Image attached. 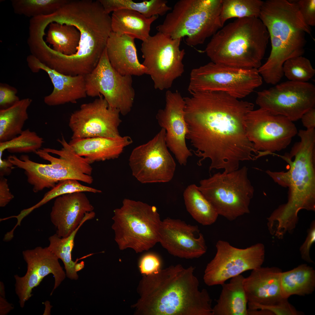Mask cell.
I'll return each mask as SVG.
<instances>
[{
    "mask_svg": "<svg viewBox=\"0 0 315 315\" xmlns=\"http://www.w3.org/2000/svg\"><path fill=\"white\" fill-rule=\"evenodd\" d=\"M184 97L186 139L200 158H208L209 171L229 172L239 169L241 161L253 160L256 155L248 139L246 121L254 105L221 92H196Z\"/></svg>",
    "mask_w": 315,
    "mask_h": 315,
    "instance_id": "6da1fadb",
    "label": "cell"
},
{
    "mask_svg": "<svg viewBox=\"0 0 315 315\" xmlns=\"http://www.w3.org/2000/svg\"><path fill=\"white\" fill-rule=\"evenodd\" d=\"M195 268L181 265L144 275L137 290L140 298L132 306L137 315H212V300L200 290Z\"/></svg>",
    "mask_w": 315,
    "mask_h": 315,
    "instance_id": "7a4b0ae2",
    "label": "cell"
},
{
    "mask_svg": "<svg viewBox=\"0 0 315 315\" xmlns=\"http://www.w3.org/2000/svg\"><path fill=\"white\" fill-rule=\"evenodd\" d=\"M50 19L52 22L73 25L80 33L77 52L70 55L54 53L51 59L52 68L72 76L91 72L106 49L112 32L111 17L99 0H68L51 15Z\"/></svg>",
    "mask_w": 315,
    "mask_h": 315,
    "instance_id": "3957f363",
    "label": "cell"
},
{
    "mask_svg": "<svg viewBox=\"0 0 315 315\" xmlns=\"http://www.w3.org/2000/svg\"><path fill=\"white\" fill-rule=\"evenodd\" d=\"M259 18L267 29L271 45L270 55L260 69L269 78H281L285 62L304 53L305 34L311 35V29L296 4L287 0L264 1Z\"/></svg>",
    "mask_w": 315,
    "mask_h": 315,
    "instance_id": "277c9868",
    "label": "cell"
},
{
    "mask_svg": "<svg viewBox=\"0 0 315 315\" xmlns=\"http://www.w3.org/2000/svg\"><path fill=\"white\" fill-rule=\"evenodd\" d=\"M269 38L267 28L259 18H238L212 36L205 52L215 63L258 69L262 65Z\"/></svg>",
    "mask_w": 315,
    "mask_h": 315,
    "instance_id": "5b68a950",
    "label": "cell"
},
{
    "mask_svg": "<svg viewBox=\"0 0 315 315\" xmlns=\"http://www.w3.org/2000/svg\"><path fill=\"white\" fill-rule=\"evenodd\" d=\"M300 140L290 153L278 155L288 164L287 171L289 188L288 201L273 212L280 224L295 227L301 209L315 211V132L301 130Z\"/></svg>",
    "mask_w": 315,
    "mask_h": 315,
    "instance_id": "8992f818",
    "label": "cell"
},
{
    "mask_svg": "<svg viewBox=\"0 0 315 315\" xmlns=\"http://www.w3.org/2000/svg\"><path fill=\"white\" fill-rule=\"evenodd\" d=\"M57 141L62 147L61 149L45 148L35 153L49 164L34 162L25 155L19 158L14 155L10 158L13 165L24 170L34 192L51 188L59 181L66 179H75L88 184L93 182L92 168L88 160L78 155L63 136Z\"/></svg>",
    "mask_w": 315,
    "mask_h": 315,
    "instance_id": "52a82bcc",
    "label": "cell"
},
{
    "mask_svg": "<svg viewBox=\"0 0 315 315\" xmlns=\"http://www.w3.org/2000/svg\"><path fill=\"white\" fill-rule=\"evenodd\" d=\"M222 0H180L156 27L173 39L186 37L188 46L204 43L222 27L220 15Z\"/></svg>",
    "mask_w": 315,
    "mask_h": 315,
    "instance_id": "ba28073f",
    "label": "cell"
},
{
    "mask_svg": "<svg viewBox=\"0 0 315 315\" xmlns=\"http://www.w3.org/2000/svg\"><path fill=\"white\" fill-rule=\"evenodd\" d=\"M113 212L111 227L120 249L130 248L140 253L159 242L162 220L155 206L125 199Z\"/></svg>",
    "mask_w": 315,
    "mask_h": 315,
    "instance_id": "9c48e42d",
    "label": "cell"
},
{
    "mask_svg": "<svg viewBox=\"0 0 315 315\" xmlns=\"http://www.w3.org/2000/svg\"><path fill=\"white\" fill-rule=\"evenodd\" d=\"M244 166L229 172L216 173L201 180L198 189L218 215L232 221L250 212L254 189Z\"/></svg>",
    "mask_w": 315,
    "mask_h": 315,
    "instance_id": "30bf717a",
    "label": "cell"
},
{
    "mask_svg": "<svg viewBox=\"0 0 315 315\" xmlns=\"http://www.w3.org/2000/svg\"><path fill=\"white\" fill-rule=\"evenodd\" d=\"M258 69L242 68L210 62L193 69L188 90L221 92L239 99L249 95L262 83Z\"/></svg>",
    "mask_w": 315,
    "mask_h": 315,
    "instance_id": "8fae6325",
    "label": "cell"
},
{
    "mask_svg": "<svg viewBox=\"0 0 315 315\" xmlns=\"http://www.w3.org/2000/svg\"><path fill=\"white\" fill-rule=\"evenodd\" d=\"M181 39H173L158 32L142 41L141 50L146 69L154 88L160 90L171 88L184 71L183 61L185 50L180 48Z\"/></svg>",
    "mask_w": 315,
    "mask_h": 315,
    "instance_id": "7c38bea8",
    "label": "cell"
},
{
    "mask_svg": "<svg viewBox=\"0 0 315 315\" xmlns=\"http://www.w3.org/2000/svg\"><path fill=\"white\" fill-rule=\"evenodd\" d=\"M293 122L262 108L251 111L246 118V130L257 153L254 160L286 148L298 133Z\"/></svg>",
    "mask_w": 315,
    "mask_h": 315,
    "instance_id": "4fadbf2b",
    "label": "cell"
},
{
    "mask_svg": "<svg viewBox=\"0 0 315 315\" xmlns=\"http://www.w3.org/2000/svg\"><path fill=\"white\" fill-rule=\"evenodd\" d=\"M216 247V254L207 264L203 276L204 282L209 286L221 285L245 271L260 267L264 261L265 248L262 243L240 249L219 240Z\"/></svg>",
    "mask_w": 315,
    "mask_h": 315,
    "instance_id": "5bb4252c",
    "label": "cell"
},
{
    "mask_svg": "<svg viewBox=\"0 0 315 315\" xmlns=\"http://www.w3.org/2000/svg\"><path fill=\"white\" fill-rule=\"evenodd\" d=\"M85 77L87 96H102L111 107L118 109L123 115L130 111L135 96L132 76L122 75L113 67L106 49L95 68Z\"/></svg>",
    "mask_w": 315,
    "mask_h": 315,
    "instance_id": "9a60e30c",
    "label": "cell"
},
{
    "mask_svg": "<svg viewBox=\"0 0 315 315\" xmlns=\"http://www.w3.org/2000/svg\"><path fill=\"white\" fill-rule=\"evenodd\" d=\"M165 134L161 128L153 139L131 153L129 164L132 175L142 183L167 182L173 178L176 164L167 146Z\"/></svg>",
    "mask_w": 315,
    "mask_h": 315,
    "instance_id": "2e32d148",
    "label": "cell"
},
{
    "mask_svg": "<svg viewBox=\"0 0 315 315\" xmlns=\"http://www.w3.org/2000/svg\"><path fill=\"white\" fill-rule=\"evenodd\" d=\"M256 103L260 108L296 121L314 107L315 86L310 83L287 81L258 92Z\"/></svg>",
    "mask_w": 315,
    "mask_h": 315,
    "instance_id": "e0dca14e",
    "label": "cell"
},
{
    "mask_svg": "<svg viewBox=\"0 0 315 315\" xmlns=\"http://www.w3.org/2000/svg\"><path fill=\"white\" fill-rule=\"evenodd\" d=\"M120 113L102 95L92 102L83 104L69 118V126L72 132L71 139L120 136L118 130L122 122Z\"/></svg>",
    "mask_w": 315,
    "mask_h": 315,
    "instance_id": "ac0fdd59",
    "label": "cell"
},
{
    "mask_svg": "<svg viewBox=\"0 0 315 315\" xmlns=\"http://www.w3.org/2000/svg\"><path fill=\"white\" fill-rule=\"evenodd\" d=\"M22 253L27 264L26 273L22 277L17 275L14 276L15 291L22 308L32 296L33 289L39 285L46 276L52 274L54 277L55 284L51 295L66 275L59 262V259L47 247L38 246L24 250Z\"/></svg>",
    "mask_w": 315,
    "mask_h": 315,
    "instance_id": "d6986e66",
    "label": "cell"
},
{
    "mask_svg": "<svg viewBox=\"0 0 315 315\" xmlns=\"http://www.w3.org/2000/svg\"><path fill=\"white\" fill-rule=\"evenodd\" d=\"M165 105L159 109L156 119L160 126L166 131L165 141L169 149L181 165L186 166L192 155L186 143L187 128L185 119L184 97L178 91H167Z\"/></svg>",
    "mask_w": 315,
    "mask_h": 315,
    "instance_id": "ffe728a7",
    "label": "cell"
},
{
    "mask_svg": "<svg viewBox=\"0 0 315 315\" xmlns=\"http://www.w3.org/2000/svg\"><path fill=\"white\" fill-rule=\"evenodd\" d=\"M159 242L171 254L180 258H199L206 252L203 235L197 226L180 219L162 220Z\"/></svg>",
    "mask_w": 315,
    "mask_h": 315,
    "instance_id": "44dd1931",
    "label": "cell"
},
{
    "mask_svg": "<svg viewBox=\"0 0 315 315\" xmlns=\"http://www.w3.org/2000/svg\"><path fill=\"white\" fill-rule=\"evenodd\" d=\"M282 272L277 267L261 266L252 270L250 275L244 278L248 311L253 310L258 306L278 304L286 299L282 297L280 286Z\"/></svg>",
    "mask_w": 315,
    "mask_h": 315,
    "instance_id": "7402d4cb",
    "label": "cell"
},
{
    "mask_svg": "<svg viewBox=\"0 0 315 315\" xmlns=\"http://www.w3.org/2000/svg\"><path fill=\"white\" fill-rule=\"evenodd\" d=\"M28 65L34 72L43 70L48 75L53 86V90L44 99L49 106H55L68 103H76L87 96L85 76L64 75L52 69L41 63L32 55L27 59Z\"/></svg>",
    "mask_w": 315,
    "mask_h": 315,
    "instance_id": "603a6c76",
    "label": "cell"
},
{
    "mask_svg": "<svg viewBox=\"0 0 315 315\" xmlns=\"http://www.w3.org/2000/svg\"><path fill=\"white\" fill-rule=\"evenodd\" d=\"M54 201L50 213L51 222L60 237L69 236L78 226L85 214L94 207L84 192L60 196Z\"/></svg>",
    "mask_w": 315,
    "mask_h": 315,
    "instance_id": "cb8c5ba5",
    "label": "cell"
},
{
    "mask_svg": "<svg viewBox=\"0 0 315 315\" xmlns=\"http://www.w3.org/2000/svg\"><path fill=\"white\" fill-rule=\"evenodd\" d=\"M135 38L127 34L111 32L106 48L113 67L124 75L139 76L146 74V69L139 62Z\"/></svg>",
    "mask_w": 315,
    "mask_h": 315,
    "instance_id": "d4e9b609",
    "label": "cell"
},
{
    "mask_svg": "<svg viewBox=\"0 0 315 315\" xmlns=\"http://www.w3.org/2000/svg\"><path fill=\"white\" fill-rule=\"evenodd\" d=\"M133 142L128 136L117 138L95 137L71 139L69 143L79 155L91 164L118 158L125 147Z\"/></svg>",
    "mask_w": 315,
    "mask_h": 315,
    "instance_id": "484cf974",
    "label": "cell"
},
{
    "mask_svg": "<svg viewBox=\"0 0 315 315\" xmlns=\"http://www.w3.org/2000/svg\"><path fill=\"white\" fill-rule=\"evenodd\" d=\"M244 277L241 274L222 284V290L212 315H248V300L243 285Z\"/></svg>",
    "mask_w": 315,
    "mask_h": 315,
    "instance_id": "4316f807",
    "label": "cell"
},
{
    "mask_svg": "<svg viewBox=\"0 0 315 315\" xmlns=\"http://www.w3.org/2000/svg\"><path fill=\"white\" fill-rule=\"evenodd\" d=\"M158 17L147 18L134 11L119 10L113 12L111 16L112 31L128 35L143 41L150 36L151 25Z\"/></svg>",
    "mask_w": 315,
    "mask_h": 315,
    "instance_id": "83f0119b",
    "label": "cell"
},
{
    "mask_svg": "<svg viewBox=\"0 0 315 315\" xmlns=\"http://www.w3.org/2000/svg\"><path fill=\"white\" fill-rule=\"evenodd\" d=\"M280 284L284 299L297 295L304 296L312 293L315 288V271L305 264L281 273Z\"/></svg>",
    "mask_w": 315,
    "mask_h": 315,
    "instance_id": "f1b7e54d",
    "label": "cell"
},
{
    "mask_svg": "<svg viewBox=\"0 0 315 315\" xmlns=\"http://www.w3.org/2000/svg\"><path fill=\"white\" fill-rule=\"evenodd\" d=\"M29 98L23 99L0 110V142L10 140L23 131L28 118L27 110L32 103Z\"/></svg>",
    "mask_w": 315,
    "mask_h": 315,
    "instance_id": "f546056e",
    "label": "cell"
},
{
    "mask_svg": "<svg viewBox=\"0 0 315 315\" xmlns=\"http://www.w3.org/2000/svg\"><path fill=\"white\" fill-rule=\"evenodd\" d=\"M95 216V213L92 211L86 213L77 228L68 236L60 237L56 234L49 237V244L47 247L48 249L59 259L63 262L66 271L67 277L72 280H76L78 276L75 271V267L77 261L73 260L72 252L74 245L75 236L80 228L87 221L92 219Z\"/></svg>",
    "mask_w": 315,
    "mask_h": 315,
    "instance_id": "4dcf8cb0",
    "label": "cell"
},
{
    "mask_svg": "<svg viewBox=\"0 0 315 315\" xmlns=\"http://www.w3.org/2000/svg\"><path fill=\"white\" fill-rule=\"evenodd\" d=\"M45 41L55 51L66 55L75 54L79 44L80 33L74 26L55 22L48 25Z\"/></svg>",
    "mask_w": 315,
    "mask_h": 315,
    "instance_id": "1f68e13d",
    "label": "cell"
},
{
    "mask_svg": "<svg viewBox=\"0 0 315 315\" xmlns=\"http://www.w3.org/2000/svg\"><path fill=\"white\" fill-rule=\"evenodd\" d=\"M183 198L187 211L198 223L209 225L216 220L219 215L196 185L191 184L187 187Z\"/></svg>",
    "mask_w": 315,
    "mask_h": 315,
    "instance_id": "d6a6232c",
    "label": "cell"
},
{
    "mask_svg": "<svg viewBox=\"0 0 315 315\" xmlns=\"http://www.w3.org/2000/svg\"><path fill=\"white\" fill-rule=\"evenodd\" d=\"M105 12L110 13L122 9L135 11L147 18L154 16H163L172 8L165 0H145L140 2L132 0H99Z\"/></svg>",
    "mask_w": 315,
    "mask_h": 315,
    "instance_id": "836d02e7",
    "label": "cell"
},
{
    "mask_svg": "<svg viewBox=\"0 0 315 315\" xmlns=\"http://www.w3.org/2000/svg\"><path fill=\"white\" fill-rule=\"evenodd\" d=\"M264 2L260 0H222L220 15L222 25L233 18H259Z\"/></svg>",
    "mask_w": 315,
    "mask_h": 315,
    "instance_id": "e575fe53",
    "label": "cell"
},
{
    "mask_svg": "<svg viewBox=\"0 0 315 315\" xmlns=\"http://www.w3.org/2000/svg\"><path fill=\"white\" fill-rule=\"evenodd\" d=\"M68 0H12L15 13L31 18L52 14Z\"/></svg>",
    "mask_w": 315,
    "mask_h": 315,
    "instance_id": "d590c367",
    "label": "cell"
},
{
    "mask_svg": "<svg viewBox=\"0 0 315 315\" xmlns=\"http://www.w3.org/2000/svg\"><path fill=\"white\" fill-rule=\"evenodd\" d=\"M43 139L34 131L29 129L23 130L15 137L8 141L0 142V159L3 152L7 150L11 153H34L41 149Z\"/></svg>",
    "mask_w": 315,
    "mask_h": 315,
    "instance_id": "8d00e7d4",
    "label": "cell"
},
{
    "mask_svg": "<svg viewBox=\"0 0 315 315\" xmlns=\"http://www.w3.org/2000/svg\"><path fill=\"white\" fill-rule=\"evenodd\" d=\"M79 181L75 179H68L59 181L50 190L45 194L42 199L30 208L24 209V214L27 216L35 209L52 199L63 195L80 192L97 193L102 192L100 190L84 186Z\"/></svg>",
    "mask_w": 315,
    "mask_h": 315,
    "instance_id": "74e56055",
    "label": "cell"
},
{
    "mask_svg": "<svg viewBox=\"0 0 315 315\" xmlns=\"http://www.w3.org/2000/svg\"><path fill=\"white\" fill-rule=\"evenodd\" d=\"M283 70L289 80L300 82H307L315 74V70L310 60L302 56L286 60L283 64Z\"/></svg>",
    "mask_w": 315,
    "mask_h": 315,
    "instance_id": "f35d334b",
    "label": "cell"
},
{
    "mask_svg": "<svg viewBox=\"0 0 315 315\" xmlns=\"http://www.w3.org/2000/svg\"><path fill=\"white\" fill-rule=\"evenodd\" d=\"M256 310L265 311L268 313L270 315H298L302 314V312L296 310L295 307L288 302V299H285L280 302L276 304L258 306L252 311Z\"/></svg>",
    "mask_w": 315,
    "mask_h": 315,
    "instance_id": "ab89813d",
    "label": "cell"
},
{
    "mask_svg": "<svg viewBox=\"0 0 315 315\" xmlns=\"http://www.w3.org/2000/svg\"><path fill=\"white\" fill-rule=\"evenodd\" d=\"M160 260L156 255L148 253L141 259L139 268L141 273L145 275L157 273L160 269Z\"/></svg>",
    "mask_w": 315,
    "mask_h": 315,
    "instance_id": "60d3db41",
    "label": "cell"
},
{
    "mask_svg": "<svg viewBox=\"0 0 315 315\" xmlns=\"http://www.w3.org/2000/svg\"><path fill=\"white\" fill-rule=\"evenodd\" d=\"M305 23L309 26L315 25V0L294 1Z\"/></svg>",
    "mask_w": 315,
    "mask_h": 315,
    "instance_id": "b9f144b4",
    "label": "cell"
},
{
    "mask_svg": "<svg viewBox=\"0 0 315 315\" xmlns=\"http://www.w3.org/2000/svg\"><path fill=\"white\" fill-rule=\"evenodd\" d=\"M308 234L305 241L300 246V251L302 259L309 263L313 261L310 256V250L312 245L315 241V221L313 220L310 228L307 231Z\"/></svg>",
    "mask_w": 315,
    "mask_h": 315,
    "instance_id": "7bdbcfd3",
    "label": "cell"
},
{
    "mask_svg": "<svg viewBox=\"0 0 315 315\" xmlns=\"http://www.w3.org/2000/svg\"><path fill=\"white\" fill-rule=\"evenodd\" d=\"M19 100L15 92L8 88L0 87V105L4 106L11 104V105Z\"/></svg>",
    "mask_w": 315,
    "mask_h": 315,
    "instance_id": "ee69618b",
    "label": "cell"
},
{
    "mask_svg": "<svg viewBox=\"0 0 315 315\" xmlns=\"http://www.w3.org/2000/svg\"><path fill=\"white\" fill-rule=\"evenodd\" d=\"M14 198L10 191L7 179L1 178L0 180V206H6Z\"/></svg>",
    "mask_w": 315,
    "mask_h": 315,
    "instance_id": "f6af8a7d",
    "label": "cell"
},
{
    "mask_svg": "<svg viewBox=\"0 0 315 315\" xmlns=\"http://www.w3.org/2000/svg\"><path fill=\"white\" fill-rule=\"evenodd\" d=\"M266 173L279 185L284 187H288V178L287 172H273L267 170Z\"/></svg>",
    "mask_w": 315,
    "mask_h": 315,
    "instance_id": "bcb514c9",
    "label": "cell"
},
{
    "mask_svg": "<svg viewBox=\"0 0 315 315\" xmlns=\"http://www.w3.org/2000/svg\"><path fill=\"white\" fill-rule=\"evenodd\" d=\"M300 119L302 124L306 130H312L315 127V108H313L309 110L301 117Z\"/></svg>",
    "mask_w": 315,
    "mask_h": 315,
    "instance_id": "7dc6e473",
    "label": "cell"
},
{
    "mask_svg": "<svg viewBox=\"0 0 315 315\" xmlns=\"http://www.w3.org/2000/svg\"><path fill=\"white\" fill-rule=\"evenodd\" d=\"M0 315H6L13 309L11 305L5 299V297L0 296Z\"/></svg>",
    "mask_w": 315,
    "mask_h": 315,
    "instance_id": "c3c4849f",
    "label": "cell"
},
{
    "mask_svg": "<svg viewBox=\"0 0 315 315\" xmlns=\"http://www.w3.org/2000/svg\"><path fill=\"white\" fill-rule=\"evenodd\" d=\"M84 267V262L82 261L80 263H76L75 267V271L76 272L82 270Z\"/></svg>",
    "mask_w": 315,
    "mask_h": 315,
    "instance_id": "681fc988",
    "label": "cell"
},
{
    "mask_svg": "<svg viewBox=\"0 0 315 315\" xmlns=\"http://www.w3.org/2000/svg\"><path fill=\"white\" fill-rule=\"evenodd\" d=\"M0 296H2L3 297H5V291L4 286L3 284L0 282Z\"/></svg>",
    "mask_w": 315,
    "mask_h": 315,
    "instance_id": "f907efd6",
    "label": "cell"
}]
</instances>
